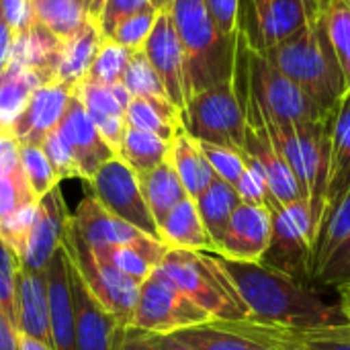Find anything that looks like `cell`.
I'll return each instance as SVG.
<instances>
[{
	"label": "cell",
	"instance_id": "cell-1",
	"mask_svg": "<svg viewBox=\"0 0 350 350\" xmlns=\"http://www.w3.org/2000/svg\"><path fill=\"white\" fill-rule=\"evenodd\" d=\"M248 310V320L283 330H322L349 324L342 310L328 306L306 283L262 262L230 260L215 254Z\"/></svg>",
	"mask_w": 350,
	"mask_h": 350
},
{
	"label": "cell",
	"instance_id": "cell-2",
	"mask_svg": "<svg viewBox=\"0 0 350 350\" xmlns=\"http://www.w3.org/2000/svg\"><path fill=\"white\" fill-rule=\"evenodd\" d=\"M262 53L326 115L336 113L347 84L324 27L320 0H308V23L297 33Z\"/></svg>",
	"mask_w": 350,
	"mask_h": 350
},
{
	"label": "cell",
	"instance_id": "cell-3",
	"mask_svg": "<svg viewBox=\"0 0 350 350\" xmlns=\"http://www.w3.org/2000/svg\"><path fill=\"white\" fill-rule=\"evenodd\" d=\"M168 12L185 51L187 100L205 88L230 82L236 66V39L219 33L205 0H172Z\"/></svg>",
	"mask_w": 350,
	"mask_h": 350
},
{
	"label": "cell",
	"instance_id": "cell-4",
	"mask_svg": "<svg viewBox=\"0 0 350 350\" xmlns=\"http://www.w3.org/2000/svg\"><path fill=\"white\" fill-rule=\"evenodd\" d=\"M234 72L246 82L258 107L277 123L308 125L322 121L326 115L289 76H285L262 51L254 49L238 31Z\"/></svg>",
	"mask_w": 350,
	"mask_h": 350
},
{
	"label": "cell",
	"instance_id": "cell-5",
	"mask_svg": "<svg viewBox=\"0 0 350 350\" xmlns=\"http://www.w3.org/2000/svg\"><path fill=\"white\" fill-rule=\"evenodd\" d=\"M158 271L180 289L211 320L240 322L248 320V310L234 289L228 275L215 260V254L168 250Z\"/></svg>",
	"mask_w": 350,
	"mask_h": 350
},
{
	"label": "cell",
	"instance_id": "cell-6",
	"mask_svg": "<svg viewBox=\"0 0 350 350\" xmlns=\"http://www.w3.org/2000/svg\"><path fill=\"white\" fill-rule=\"evenodd\" d=\"M180 123L183 129L201 144L242 152L246 139V111L234 86V78L193 94L180 113Z\"/></svg>",
	"mask_w": 350,
	"mask_h": 350
},
{
	"label": "cell",
	"instance_id": "cell-7",
	"mask_svg": "<svg viewBox=\"0 0 350 350\" xmlns=\"http://www.w3.org/2000/svg\"><path fill=\"white\" fill-rule=\"evenodd\" d=\"M273 215V232L262 265L277 269L308 285L312 277V248H314V219L306 199L289 205L267 201Z\"/></svg>",
	"mask_w": 350,
	"mask_h": 350
},
{
	"label": "cell",
	"instance_id": "cell-8",
	"mask_svg": "<svg viewBox=\"0 0 350 350\" xmlns=\"http://www.w3.org/2000/svg\"><path fill=\"white\" fill-rule=\"evenodd\" d=\"M62 246H64L72 267L76 269V273L80 275V279L84 281L88 291L94 295V299L107 312H111L117 320H121L123 324L129 326L142 283L127 277L113 265L100 260L80 240V236L72 230L70 224H68L66 238H64Z\"/></svg>",
	"mask_w": 350,
	"mask_h": 350
},
{
	"label": "cell",
	"instance_id": "cell-9",
	"mask_svg": "<svg viewBox=\"0 0 350 350\" xmlns=\"http://www.w3.org/2000/svg\"><path fill=\"white\" fill-rule=\"evenodd\" d=\"M207 322L213 320L156 269L139 285L129 326L150 334H174Z\"/></svg>",
	"mask_w": 350,
	"mask_h": 350
},
{
	"label": "cell",
	"instance_id": "cell-10",
	"mask_svg": "<svg viewBox=\"0 0 350 350\" xmlns=\"http://www.w3.org/2000/svg\"><path fill=\"white\" fill-rule=\"evenodd\" d=\"M90 195L115 217L127 221L150 238L160 240L158 224L154 221L139 189L137 174L117 156L105 162L88 180Z\"/></svg>",
	"mask_w": 350,
	"mask_h": 350
},
{
	"label": "cell",
	"instance_id": "cell-11",
	"mask_svg": "<svg viewBox=\"0 0 350 350\" xmlns=\"http://www.w3.org/2000/svg\"><path fill=\"white\" fill-rule=\"evenodd\" d=\"M308 23V0H240L238 31L267 51L289 39Z\"/></svg>",
	"mask_w": 350,
	"mask_h": 350
},
{
	"label": "cell",
	"instance_id": "cell-12",
	"mask_svg": "<svg viewBox=\"0 0 350 350\" xmlns=\"http://www.w3.org/2000/svg\"><path fill=\"white\" fill-rule=\"evenodd\" d=\"M72 230L92 250H105L115 246H135L144 250H168L160 240L146 236L137 228L109 213L90 193L78 203L70 215Z\"/></svg>",
	"mask_w": 350,
	"mask_h": 350
},
{
	"label": "cell",
	"instance_id": "cell-13",
	"mask_svg": "<svg viewBox=\"0 0 350 350\" xmlns=\"http://www.w3.org/2000/svg\"><path fill=\"white\" fill-rule=\"evenodd\" d=\"M70 260V258H68ZM74 293V345L76 350H121L127 324L107 312L88 291L70 262Z\"/></svg>",
	"mask_w": 350,
	"mask_h": 350
},
{
	"label": "cell",
	"instance_id": "cell-14",
	"mask_svg": "<svg viewBox=\"0 0 350 350\" xmlns=\"http://www.w3.org/2000/svg\"><path fill=\"white\" fill-rule=\"evenodd\" d=\"M68 224H70V211L66 207L62 189L57 185L37 201V211L21 252V269L45 271L53 254L64 244Z\"/></svg>",
	"mask_w": 350,
	"mask_h": 350
},
{
	"label": "cell",
	"instance_id": "cell-15",
	"mask_svg": "<svg viewBox=\"0 0 350 350\" xmlns=\"http://www.w3.org/2000/svg\"><path fill=\"white\" fill-rule=\"evenodd\" d=\"M156 70L168 100L183 113L187 105V72H185V51L176 35L172 16L166 10H158L154 29L142 49Z\"/></svg>",
	"mask_w": 350,
	"mask_h": 350
},
{
	"label": "cell",
	"instance_id": "cell-16",
	"mask_svg": "<svg viewBox=\"0 0 350 350\" xmlns=\"http://www.w3.org/2000/svg\"><path fill=\"white\" fill-rule=\"evenodd\" d=\"M55 131L78 168V178H84L86 183L98 172L105 162L115 156V152L103 139L84 105L74 96V92Z\"/></svg>",
	"mask_w": 350,
	"mask_h": 350
},
{
	"label": "cell",
	"instance_id": "cell-17",
	"mask_svg": "<svg viewBox=\"0 0 350 350\" xmlns=\"http://www.w3.org/2000/svg\"><path fill=\"white\" fill-rule=\"evenodd\" d=\"M271 232L273 215L267 205L240 203L230 217L215 254L230 260L260 262L269 248Z\"/></svg>",
	"mask_w": 350,
	"mask_h": 350
},
{
	"label": "cell",
	"instance_id": "cell-18",
	"mask_svg": "<svg viewBox=\"0 0 350 350\" xmlns=\"http://www.w3.org/2000/svg\"><path fill=\"white\" fill-rule=\"evenodd\" d=\"M70 98L72 88L59 82H47L35 88L21 117L12 125V137L21 146H41L43 139L57 129Z\"/></svg>",
	"mask_w": 350,
	"mask_h": 350
},
{
	"label": "cell",
	"instance_id": "cell-19",
	"mask_svg": "<svg viewBox=\"0 0 350 350\" xmlns=\"http://www.w3.org/2000/svg\"><path fill=\"white\" fill-rule=\"evenodd\" d=\"M74 96L84 105L88 117L96 125L103 139L111 146V150L117 156V150L121 146L123 133L127 129L125 125V109L131 100V94L123 84L113 86H100L88 80H82L72 88Z\"/></svg>",
	"mask_w": 350,
	"mask_h": 350
},
{
	"label": "cell",
	"instance_id": "cell-20",
	"mask_svg": "<svg viewBox=\"0 0 350 350\" xmlns=\"http://www.w3.org/2000/svg\"><path fill=\"white\" fill-rule=\"evenodd\" d=\"M49 326L53 350H76L74 345V293L70 281V260L64 246L45 267Z\"/></svg>",
	"mask_w": 350,
	"mask_h": 350
},
{
	"label": "cell",
	"instance_id": "cell-21",
	"mask_svg": "<svg viewBox=\"0 0 350 350\" xmlns=\"http://www.w3.org/2000/svg\"><path fill=\"white\" fill-rule=\"evenodd\" d=\"M16 332L31 340H37L53 349L51 326H49V304H47V281L45 271H18L16 277Z\"/></svg>",
	"mask_w": 350,
	"mask_h": 350
},
{
	"label": "cell",
	"instance_id": "cell-22",
	"mask_svg": "<svg viewBox=\"0 0 350 350\" xmlns=\"http://www.w3.org/2000/svg\"><path fill=\"white\" fill-rule=\"evenodd\" d=\"M62 39L37 21L23 33L12 35L8 66L39 72L45 82H55V68L62 51Z\"/></svg>",
	"mask_w": 350,
	"mask_h": 350
},
{
	"label": "cell",
	"instance_id": "cell-23",
	"mask_svg": "<svg viewBox=\"0 0 350 350\" xmlns=\"http://www.w3.org/2000/svg\"><path fill=\"white\" fill-rule=\"evenodd\" d=\"M160 242L168 250H191L215 254V244L207 234L203 219L197 211L195 199L187 197L180 201L158 226Z\"/></svg>",
	"mask_w": 350,
	"mask_h": 350
},
{
	"label": "cell",
	"instance_id": "cell-24",
	"mask_svg": "<svg viewBox=\"0 0 350 350\" xmlns=\"http://www.w3.org/2000/svg\"><path fill=\"white\" fill-rule=\"evenodd\" d=\"M350 168V90L340 98L332 123V158H330V180L326 189V201L322 217L330 215L340 201L347 197V174ZM320 217V219H322Z\"/></svg>",
	"mask_w": 350,
	"mask_h": 350
},
{
	"label": "cell",
	"instance_id": "cell-25",
	"mask_svg": "<svg viewBox=\"0 0 350 350\" xmlns=\"http://www.w3.org/2000/svg\"><path fill=\"white\" fill-rule=\"evenodd\" d=\"M103 39L105 35L100 33V27L92 18L78 33L68 37L62 43L57 68H55V82L68 88H74L76 84H80L88 76V70L94 62V55Z\"/></svg>",
	"mask_w": 350,
	"mask_h": 350
},
{
	"label": "cell",
	"instance_id": "cell-26",
	"mask_svg": "<svg viewBox=\"0 0 350 350\" xmlns=\"http://www.w3.org/2000/svg\"><path fill=\"white\" fill-rule=\"evenodd\" d=\"M168 160H170L172 168L176 170V174L191 199H197L215 178V172L211 170L207 158L203 156L199 142L193 139L185 129H180L172 137Z\"/></svg>",
	"mask_w": 350,
	"mask_h": 350
},
{
	"label": "cell",
	"instance_id": "cell-27",
	"mask_svg": "<svg viewBox=\"0 0 350 350\" xmlns=\"http://www.w3.org/2000/svg\"><path fill=\"white\" fill-rule=\"evenodd\" d=\"M137 180H139V189L146 199V205L158 226L180 201L189 197L170 160L158 164L156 168L148 172L137 174Z\"/></svg>",
	"mask_w": 350,
	"mask_h": 350
},
{
	"label": "cell",
	"instance_id": "cell-28",
	"mask_svg": "<svg viewBox=\"0 0 350 350\" xmlns=\"http://www.w3.org/2000/svg\"><path fill=\"white\" fill-rule=\"evenodd\" d=\"M174 336L195 350H273L248 336L236 322H207L174 332Z\"/></svg>",
	"mask_w": 350,
	"mask_h": 350
},
{
	"label": "cell",
	"instance_id": "cell-29",
	"mask_svg": "<svg viewBox=\"0 0 350 350\" xmlns=\"http://www.w3.org/2000/svg\"><path fill=\"white\" fill-rule=\"evenodd\" d=\"M125 125L154 133L166 142H172V137L183 129L180 111L170 100L142 96H131L125 109Z\"/></svg>",
	"mask_w": 350,
	"mask_h": 350
},
{
	"label": "cell",
	"instance_id": "cell-30",
	"mask_svg": "<svg viewBox=\"0 0 350 350\" xmlns=\"http://www.w3.org/2000/svg\"><path fill=\"white\" fill-rule=\"evenodd\" d=\"M240 203L242 201H240L236 187L221 180L219 176H215L211 180V185L195 199V205H197V211L203 219V226L215 244V252H217V246L226 234L230 217Z\"/></svg>",
	"mask_w": 350,
	"mask_h": 350
},
{
	"label": "cell",
	"instance_id": "cell-31",
	"mask_svg": "<svg viewBox=\"0 0 350 350\" xmlns=\"http://www.w3.org/2000/svg\"><path fill=\"white\" fill-rule=\"evenodd\" d=\"M47 84L39 72L8 66L0 74V131L10 133L35 88Z\"/></svg>",
	"mask_w": 350,
	"mask_h": 350
},
{
	"label": "cell",
	"instance_id": "cell-32",
	"mask_svg": "<svg viewBox=\"0 0 350 350\" xmlns=\"http://www.w3.org/2000/svg\"><path fill=\"white\" fill-rule=\"evenodd\" d=\"M168 154H170V142L133 127L125 129L121 146L117 150V158H121L135 174L148 172L158 164L166 162Z\"/></svg>",
	"mask_w": 350,
	"mask_h": 350
},
{
	"label": "cell",
	"instance_id": "cell-33",
	"mask_svg": "<svg viewBox=\"0 0 350 350\" xmlns=\"http://www.w3.org/2000/svg\"><path fill=\"white\" fill-rule=\"evenodd\" d=\"M33 6L35 21L62 41L78 33L90 21L88 8L76 0H33Z\"/></svg>",
	"mask_w": 350,
	"mask_h": 350
},
{
	"label": "cell",
	"instance_id": "cell-34",
	"mask_svg": "<svg viewBox=\"0 0 350 350\" xmlns=\"http://www.w3.org/2000/svg\"><path fill=\"white\" fill-rule=\"evenodd\" d=\"M350 238V191L340 201V205L326 217L320 219L314 248H312V277L320 271V267L326 262V258Z\"/></svg>",
	"mask_w": 350,
	"mask_h": 350
},
{
	"label": "cell",
	"instance_id": "cell-35",
	"mask_svg": "<svg viewBox=\"0 0 350 350\" xmlns=\"http://www.w3.org/2000/svg\"><path fill=\"white\" fill-rule=\"evenodd\" d=\"M322 18L340 64L347 92L350 90V0H320Z\"/></svg>",
	"mask_w": 350,
	"mask_h": 350
},
{
	"label": "cell",
	"instance_id": "cell-36",
	"mask_svg": "<svg viewBox=\"0 0 350 350\" xmlns=\"http://www.w3.org/2000/svg\"><path fill=\"white\" fill-rule=\"evenodd\" d=\"M92 250V248H90ZM100 260L113 265L127 277L135 279L137 283H144L162 262L168 250H144L135 246H115L105 250H92Z\"/></svg>",
	"mask_w": 350,
	"mask_h": 350
},
{
	"label": "cell",
	"instance_id": "cell-37",
	"mask_svg": "<svg viewBox=\"0 0 350 350\" xmlns=\"http://www.w3.org/2000/svg\"><path fill=\"white\" fill-rule=\"evenodd\" d=\"M131 55H133V51H129L127 47L105 37L94 55V62L88 70V76L84 80L100 84V86L121 84Z\"/></svg>",
	"mask_w": 350,
	"mask_h": 350
},
{
	"label": "cell",
	"instance_id": "cell-38",
	"mask_svg": "<svg viewBox=\"0 0 350 350\" xmlns=\"http://www.w3.org/2000/svg\"><path fill=\"white\" fill-rule=\"evenodd\" d=\"M121 84L127 88L131 96H142V98H156V100H168V94L152 68L150 59L146 57L144 51H133L127 70L123 74Z\"/></svg>",
	"mask_w": 350,
	"mask_h": 350
},
{
	"label": "cell",
	"instance_id": "cell-39",
	"mask_svg": "<svg viewBox=\"0 0 350 350\" xmlns=\"http://www.w3.org/2000/svg\"><path fill=\"white\" fill-rule=\"evenodd\" d=\"M21 168L37 199L59 185V176L41 146H21Z\"/></svg>",
	"mask_w": 350,
	"mask_h": 350
},
{
	"label": "cell",
	"instance_id": "cell-40",
	"mask_svg": "<svg viewBox=\"0 0 350 350\" xmlns=\"http://www.w3.org/2000/svg\"><path fill=\"white\" fill-rule=\"evenodd\" d=\"M156 16H158V10L156 8H150V10H142V12H135L127 18H123L111 33V37L107 39H113L115 43L127 47L129 51H142L152 29H154V23H156Z\"/></svg>",
	"mask_w": 350,
	"mask_h": 350
},
{
	"label": "cell",
	"instance_id": "cell-41",
	"mask_svg": "<svg viewBox=\"0 0 350 350\" xmlns=\"http://www.w3.org/2000/svg\"><path fill=\"white\" fill-rule=\"evenodd\" d=\"M21 271V260L14 250H10L0 238V314L14 326L16 324V277Z\"/></svg>",
	"mask_w": 350,
	"mask_h": 350
},
{
	"label": "cell",
	"instance_id": "cell-42",
	"mask_svg": "<svg viewBox=\"0 0 350 350\" xmlns=\"http://www.w3.org/2000/svg\"><path fill=\"white\" fill-rule=\"evenodd\" d=\"M39 199L31 191L23 168L14 170L12 174L0 176V221L8 219L18 209L37 203Z\"/></svg>",
	"mask_w": 350,
	"mask_h": 350
},
{
	"label": "cell",
	"instance_id": "cell-43",
	"mask_svg": "<svg viewBox=\"0 0 350 350\" xmlns=\"http://www.w3.org/2000/svg\"><path fill=\"white\" fill-rule=\"evenodd\" d=\"M201 152L207 158L211 170L215 172V176H219L221 180L230 183L232 187L238 185V180L242 178L244 170H246V158H244V150H232V148H224V146H213V144H201Z\"/></svg>",
	"mask_w": 350,
	"mask_h": 350
},
{
	"label": "cell",
	"instance_id": "cell-44",
	"mask_svg": "<svg viewBox=\"0 0 350 350\" xmlns=\"http://www.w3.org/2000/svg\"><path fill=\"white\" fill-rule=\"evenodd\" d=\"M314 281L324 287H349L350 285V238H347L320 267Z\"/></svg>",
	"mask_w": 350,
	"mask_h": 350
},
{
	"label": "cell",
	"instance_id": "cell-45",
	"mask_svg": "<svg viewBox=\"0 0 350 350\" xmlns=\"http://www.w3.org/2000/svg\"><path fill=\"white\" fill-rule=\"evenodd\" d=\"M244 158H246V170H244L242 178L236 185L240 201L250 203V205H267V201H269V183H267L265 170L248 154H244Z\"/></svg>",
	"mask_w": 350,
	"mask_h": 350
},
{
	"label": "cell",
	"instance_id": "cell-46",
	"mask_svg": "<svg viewBox=\"0 0 350 350\" xmlns=\"http://www.w3.org/2000/svg\"><path fill=\"white\" fill-rule=\"evenodd\" d=\"M35 211H37V203L18 209V211L12 213L8 219L0 221V238L4 240V244H6L10 250L16 252L18 260H21V252H23V246H25L27 234H29V230H31Z\"/></svg>",
	"mask_w": 350,
	"mask_h": 350
},
{
	"label": "cell",
	"instance_id": "cell-47",
	"mask_svg": "<svg viewBox=\"0 0 350 350\" xmlns=\"http://www.w3.org/2000/svg\"><path fill=\"white\" fill-rule=\"evenodd\" d=\"M150 8H154L152 0H105L103 10L96 18V25L100 27V33L105 37H111L113 29L123 18L142 10H150Z\"/></svg>",
	"mask_w": 350,
	"mask_h": 350
},
{
	"label": "cell",
	"instance_id": "cell-48",
	"mask_svg": "<svg viewBox=\"0 0 350 350\" xmlns=\"http://www.w3.org/2000/svg\"><path fill=\"white\" fill-rule=\"evenodd\" d=\"M205 6L219 29L221 35L236 39L238 37V18H240V0H205Z\"/></svg>",
	"mask_w": 350,
	"mask_h": 350
},
{
	"label": "cell",
	"instance_id": "cell-49",
	"mask_svg": "<svg viewBox=\"0 0 350 350\" xmlns=\"http://www.w3.org/2000/svg\"><path fill=\"white\" fill-rule=\"evenodd\" d=\"M41 148H43L45 156L49 158L51 166L55 168V172H57V176H59L62 180H64V178H78V168H76L72 156L68 154L66 146L62 144L57 131H51V133L43 139Z\"/></svg>",
	"mask_w": 350,
	"mask_h": 350
},
{
	"label": "cell",
	"instance_id": "cell-50",
	"mask_svg": "<svg viewBox=\"0 0 350 350\" xmlns=\"http://www.w3.org/2000/svg\"><path fill=\"white\" fill-rule=\"evenodd\" d=\"M0 12L12 35L27 31L35 23L33 0H0Z\"/></svg>",
	"mask_w": 350,
	"mask_h": 350
},
{
	"label": "cell",
	"instance_id": "cell-51",
	"mask_svg": "<svg viewBox=\"0 0 350 350\" xmlns=\"http://www.w3.org/2000/svg\"><path fill=\"white\" fill-rule=\"evenodd\" d=\"M21 168V144L12 133L0 131V176L12 174Z\"/></svg>",
	"mask_w": 350,
	"mask_h": 350
},
{
	"label": "cell",
	"instance_id": "cell-52",
	"mask_svg": "<svg viewBox=\"0 0 350 350\" xmlns=\"http://www.w3.org/2000/svg\"><path fill=\"white\" fill-rule=\"evenodd\" d=\"M121 350H160L154 342V334L146 332V330H139V328H133V326H127L125 330V338H123V345Z\"/></svg>",
	"mask_w": 350,
	"mask_h": 350
},
{
	"label": "cell",
	"instance_id": "cell-53",
	"mask_svg": "<svg viewBox=\"0 0 350 350\" xmlns=\"http://www.w3.org/2000/svg\"><path fill=\"white\" fill-rule=\"evenodd\" d=\"M10 47H12V31L8 29V25L0 12V74L8 68Z\"/></svg>",
	"mask_w": 350,
	"mask_h": 350
},
{
	"label": "cell",
	"instance_id": "cell-54",
	"mask_svg": "<svg viewBox=\"0 0 350 350\" xmlns=\"http://www.w3.org/2000/svg\"><path fill=\"white\" fill-rule=\"evenodd\" d=\"M0 350H18V332L2 314H0Z\"/></svg>",
	"mask_w": 350,
	"mask_h": 350
},
{
	"label": "cell",
	"instance_id": "cell-55",
	"mask_svg": "<svg viewBox=\"0 0 350 350\" xmlns=\"http://www.w3.org/2000/svg\"><path fill=\"white\" fill-rule=\"evenodd\" d=\"M154 342L160 350H195L187 342L178 340L174 334H154Z\"/></svg>",
	"mask_w": 350,
	"mask_h": 350
},
{
	"label": "cell",
	"instance_id": "cell-56",
	"mask_svg": "<svg viewBox=\"0 0 350 350\" xmlns=\"http://www.w3.org/2000/svg\"><path fill=\"white\" fill-rule=\"evenodd\" d=\"M18 350H53V349H49V347H45V345H41V342H37V340H31V338H27V336H21V334H18Z\"/></svg>",
	"mask_w": 350,
	"mask_h": 350
},
{
	"label": "cell",
	"instance_id": "cell-57",
	"mask_svg": "<svg viewBox=\"0 0 350 350\" xmlns=\"http://www.w3.org/2000/svg\"><path fill=\"white\" fill-rule=\"evenodd\" d=\"M340 301H342V304H340V310H342L347 322L350 324V285L340 289Z\"/></svg>",
	"mask_w": 350,
	"mask_h": 350
},
{
	"label": "cell",
	"instance_id": "cell-58",
	"mask_svg": "<svg viewBox=\"0 0 350 350\" xmlns=\"http://www.w3.org/2000/svg\"><path fill=\"white\" fill-rule=\"evenodd\" d=\"M103 4H105V0H90L88 14H90V18H92V21H96V18H98V14H100V10H103Z\"/></svg>",
	"mask_w": 350,
	"mask_h": 350
},
{
	"label": "cell",
	"instance_id": "cell-59",
	"mask_svg": "<svg viewBox=\"0 0 350 350\" xmlns=\"http://www.w3.org/2000/svg\"><path fill=\"white\" fill-rule=\"evenodd\" d=\"M170 2H172V0H152V4H154L156 10H166V8L170 6Z\"/></svg>",
	"mask_w": 350,
	"mask_h": 350
},
{
	"label": "cell",
	"instance_id": "cell-60",
	"mask_svg": "<svg viewBox=\"0 0 350 350\" xmlns=\"http://www.w3.org/2000/svg\"><path fill=\"white\" fill-rule=\"evenodd\" d=\"M345 189H347V193L350 191V168H349V174H347V185H345Z\"/></svg>",
	"mask_w": 350,
	"mask_h": 350
},
{
	"label": "cell",
	"instance_id": "cell-61",
	"mask_svg": "<svg viewBox=\"0 0 350 350\" xmlns=\"http://www.w3.org/2000/svg\"><path fill=\"white\" fill-rule=\"evenodd\" d=\"M76 2H80V4H84L86 8H90V0H76Z\"/></svg>",
	"mask_w": 350,
	"mask_h": 350
}]
</instances>
